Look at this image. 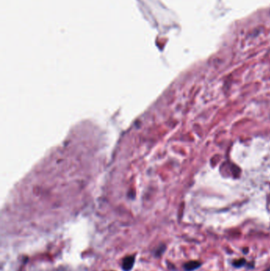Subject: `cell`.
Returning a JSON list of instances; mask_svg holds the SVG:
<instances>
[{
  "instance_id": "6da1fadb",
  "label": "cell",
  "mask_w": 270,
  "mask_h": 271,
  "mask_svg": "<svg viewBox=\"0 0 270 271\" xmlns=\"http://www.w3.org/2000/svg\"><path fill=\"white\" fill-rule=\"evenodd\" d=\"M134 263H135V258L134 256H128L123 260L122 263V268L125 271H129L133 267Z\"/></svg>"
},
{
  "instance_id": "7a4b0ae2",
  "label": "cell",
  "mask_w": 270,
  "mask_h": 271,
  "mask_svg": "<svg viewBox=\"0 0 270 271\" xmlns=\"http://www.w3.org/2000/svg\"><path fill=\"white\" fill-rule=\"evenodd\" d=\"M200 266H201V263H200L199 262L191 261V262H189L188 263H186V264H185L184 267L185 269H186V270L191 271V270H193V269H197V268L200 267Z\"/></svg>"
},
{
  "instance_id": "3957f363",
  "label": "cell",
  "mask_w": 270,
  "mask_h": 271,
  "mask_svg": "<svg viewBox=\"0 0 270 271\" xmlns=\"http://www.w3.org/2000/svg\"><path fill=\"white\" fill-rule=\"evenodd\" d=\"M244 263H245V260L244 259H241V260H239V261H236V262H234L233 263V265L235 266H236V267H239V266H242L243 264H244Z\"/></svg>"
}]
</instances>
